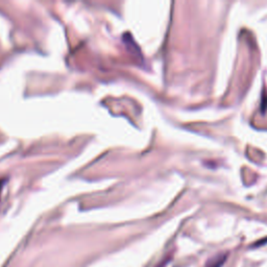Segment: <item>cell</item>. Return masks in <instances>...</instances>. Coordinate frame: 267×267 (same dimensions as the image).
<instances>
[{"mask_svg":"<svg viewBox=\"0 0 267 267\" xmlns=\"http://www.w3.org/2000/svg\"><path fill=\"white\" fill-rule=\"evenodd\" d=\"M227 255H218L216 257H214L213 259L209 260L207 263L206 267H222L227 260Z\"/></svg>","mask_w":267,"mask_h":267,"instance_id":"1","label":"cell"}]
</instances>
